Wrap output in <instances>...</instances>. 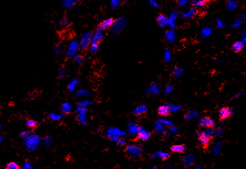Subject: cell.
Returning <instances> with one entry per match:
<instances>
[{
	"label": "cell",
	"mask_w": 246,
	"mask_h": 169,
	"mask_svg": "<svg viewBox=\"0 0 246 169\" xmlns=\"http://www.w3.org/2000/svg\"><path fill=\"white\" fill-rule=\"evenodd\" d=\"M212 135H213V130H211V128L206 129L204 131H199L196 136L199 139L200 145L204 148L208 146L212 139Z\"/></svg>",
	"instance_id": "obj_1"
},
{
	"label": "cell",
	"mask_w": 246,
	"mask_h": 169,
	"mask_svg": "<svg viewBox=\"0 0 246 169\" xmlns=\"http://www.w3.org/2000/svg\"><path fill=\"white\" fill-rule=\"evenodd\" d=\"M25 139V145L29 151H35L40 144V137L36 134H30Z\"/></svg>",
	"instance_id": "obj_2"
},
{
	"label": "cell",
	"mask_w": 246,
	"mask_h": 169,
	"mask_svg": "<svg viewBox=\"0 0 246 169\" xmlns=\"http://www.w3.org/2000/svg\"><path fill=\"white\" fill-rule=\"evenodd\" d=\"M127 154L132 158H139L141 155L142 149L139 145H129L126 148Z\"/></svg>",
	"instance_id": "obj_3"
},
{
	"label": "cell",
	"mask_w": 246,
	"mask_h": 169,
	"mask_svg": "<svg viewBox=\"0 0 246 169\" xmlns=\"http://www.w3.org/2000/svg\"><path fill=\"white\" fill-rule=\"evenodd\" d=\"M92 34L90 31L85 32V33L82 35L81 39H80V47L82 50L86 49L89 46L91 45V42H92Z\"/></svg>",
	"instance_id": "obj_4"
},
{
	"label": "cell",
	"mask_w": 246,
	"mask_h": 169,
	"mask_svg": "<svg viewBox=\"0 0 246 169\" xmlns=\"http://www.w3.org/2000/svg\"><path fill=\"white\" fill-rule=\"evenodd\" d=\"M125 24H126V18L125 17H122V18H118L113 23V25L112 27V31L115 34H119L122 29L124 28Z\"/></svg>",
	"instance_id": "obj_5"
},
{
	"label": "cell",
	"mask_w": 246,
	"mask_h": 169,
	"mask_svg": "<svg viewBox=\"0 0 246 169\" xmlns=\"http://www.w3.org/2000/svg\"><path fill=\"white\" fill-rule=\"evenodd\" d=\"M125 133L118 128H110L107 132V137L112 140L116 141L120 138V136L124 135Z\"/></svg>",
	"instance_id": "obj_6"
},
{
	"label": "cell",
	"mask_w": 246,
	"mask_h": 169,
	"mask_svg": "<svg viewBox=\"0 0 246 169\" xmlns=\"http://www.w3.org/2000/svg\"><path fill=\"white\" fill-rule=\"evenodd\" d=\"M80 43L77 41H73L70 43L68 49H67V56L68 57H74L76 56L77 50L79 49Z\"/></svg>",
	"instance_id": "obj_7"
},
{
	"label": "cell",
	"mask_w": 246,
	"mask_h": 169,
	"mask_svg": "<svg viewBox=\"0 0 246 169\" xmlns=\"http://www.w3.org/2000/svg\"><path fill=\"white\" fill-rule=\"evenodd\" d=\"M103 37H104V35H103V30L98 28V29L96 30L95 33L93 34V37H92L91 44H99V43L103 39Z\"/></svg>",
	"instance_id": "obj_8"
},
{
	"label": "cell",
	"mask_w": 246,
	"mask_h": 169,
	"mask_svg": "<svg viewBox=\"0 0 246 169\" xmlns=\"http://www.w3.org/2000/svg\"><path fill=\"white\" fill-rule=\"evenodd\" d=\"M214 121L213 120L208 117H203L199 122V125L201 127H207V128H212L214 126Z\"/></svg>",
	"instance_id": "obj_9"
},
{
	"label": "cell",
	"mask_w": 246,
	"mask_h": 169,
	"mask_svg": "<svg viewBox=\"0 0 246 169\" xmlns=\"http://www.w3.org/2000/svg\"><path fill=\"white\" fill-rule=\"evenodd\" d=\"M233 114L232 109L229 107H223L219 111V118L221 120H225L231 117Z\"/></svg>",
	"instance_id": "obj_10"
},
{
	"label": "cell",
	"mask_w": 246,
	"mask_h": 169,
	"mask_svg": "<svg viewBox=\"0 0 246 169\" xmlns=\"http://www.w3.org/2000/svg\"><path fill=\"white\" fill-rule=\"evenodd\" d=\"M77 111L78 112L77 115V120H79L83 124H87L86 121V113L87 110L86 109H77Z\"/></svg>",
	"instance_id": "obj_11"
},
{
	"label": "cell",
	"mask_w": 246,
	"mask_h": 169,
	"mask_svg": "<svg viewBox=\"0 0 246 169\" xmlns=\"http://www.w3.org/2000/svg\"><path fill=\"white\" fill-rule=\"evenodd\" d=\"M138 136H139V138L140 139H141V140H147V139L150 138L151 133L148 130H147L146 129L141 127L139 133H138Z\"/></svg>",
	"instance_id": "obj_12"
},
{
	"label": "cell",
	"mask_w": 246,
	"mask_h": 169,
	"mask_svg": "<svg viewBox=\"0 0 246 169\" xmlns=\"http://www.w3.org/2000/svg\"><path fill=\"white\" fill-rule=\"evenodd\" d=\"M140 129H141V126H139V125H137L135 123H130L129 124V127H128L129 133L131 135H138Z\"/></svg>",
	"instance_id": "obj_13"
},
{
	"label": "cell",
	"mask_w": 246,
	"mask_h": 169,
	"mask_svg": "<svg viewBox=\"0 0 246 169\" xmlns=\"http://www.w3.org/2000/svg\"><path fill=\"white\" fill-rule=\"evenodd\" d=\"M113 23H114V20L112 18H109V19H106L105 21H103L102 23L99 25V28L102 29V30H106V29L109 28H112V25H113Z\"/></svg>",
	"instance_id": "obj_14"
},
{
	"label": "cell",
	"mask_w": 246,
	"mask_h": 169,
	"mask_svg": "<svg viewBox=\"0 0 246 169\" xmlns=\"http://www.w3.org/2000/svg\"><path fill=\"white\" fill-rule=\"evenodd\" d=\"M165 38L167 39V41L169 43H173L175 41L176 38V33L173 30H169V31H166L165 33Z\"/></svg>",
	"instance_id": "obj_15"
},
{
	"label": "cell",
	"mask_w": 246,
	"mask_h": 169,
	"mask_svg": "<svg viewBox=\"0 0 246 169\" xmlns=\"http://www.w3.org/2000/svg\"><path fill=\"white\" fill-rule=\"evenodd\" d=\"M167 20H168V18H166V16L164 15V14H159L158 18H157V22H158V24H159L160 27H162V28H164V27L167 25Z\"/></svg>",
	"instance_id": "obj_16"
},
{
	"label": "cell",
	"mask_w": 246,
	"mask_h": 169,
	"mask_svg": "<svg viewBox=\"0 0 246 169\" xmlns=\"http://www.w3.org/2000/svg\"><path fill=\"white\" fill-rule=\"evenodd\" d=\"M158 113H159V114L161 115V116H167V115H169L170 111L169 108H168V107H167V105H161V106L158 107Z\"/></svg>",
	"instance_id": "obj_17"
},
{
	"label": "cell",
	"mask_w": 246,
	"mask_h": 169,
	"mask_svg": "<svg viewBox=\"0 0 246 169\" xmlns=\"http://www.w3.org/2000/svg\"><path fill=\"white\" fill-rule=\"evenodd\" d=\"M78 84H79V81H78L77 79H72L71 81H70V82L68 84L67 89H68V91H69L70 92H73V91L76 89V88H77V86Z\"/></svg>",
	"instance_id": "obj_18"
},
{
	"label": "cell",
	"mask_w": 246,
	"mask_h": 169,
	"mask_svg": "<svg viewBox=\"0 0 246 169\" xmlns=\"http://www.w3.org/2000/svg\"><path fill=\"white\" fill-rule=\"evenodd\" d=\"M148 110V107L145 105H140L134 110V114L136 115H141L145 114Z\"/></svg>",
	"instance_id": "obj_19"
},
{
	"label": "cell",
	"mask_w": 246,
	"mask_h": 169,
	"mask_svg": "<svg viewBox=\"0 0 246 169\" xmlns=\"http://www.w3.org/2000/svg\"><path fill=\"white\" fill-rule=\"evenodd\" d=\"M170 150L173 153H184L185 150V146L184 145H173L172 147L170 148Z\"/></svg>",
	"instance_id": "obj_20"
},
{
	"label": "cell",
	"mask_w": 246,
	"mask_h": 169,
	"mask_svg": "<svg viewBox=\"0 0 246 169\" xmlns=\"http://www.w3.org/2000/svg\"><path fill=\"white\" fill-rule=\"evenodd\" d=\"M160 91V88H158V86L157 84L153 83L149 88L147 89V92L148 94H158Z\"/></svg>",
	"instance_id": "obj_21"
},
{
	"label": "cell",
	"mask_w": 246,
	"mask_h": 169,
	"mask_svg": "<svg viewBox=\"0 0 246 169\" xmlns=\"http://www.w3.org/2000/svg\"><path fill=\"white\" fill-rule=\"evenodd\" d=\"M91 105V101L89 100H82L80 101L77 105V109H86V107H88Z\"/></svg>",
	"instance_id": "obj_22"
},
{
	"label": "cell",
	"mask_w": 246,
	"mask_h": 169,
	"mask_svg": "<svg viewBox=\"0 0 246 169\" xmlns=\"http://www.w3.org/2000/svg\"><path fill=\"white\" fill-rule=\"evenodd\" d=\"M244 48V43L241 41H238L232 45V50L235 53H239Z\"/></svg>",
	"instance_id": "obj_23"
},
{
	"label": "cell",
	"mask_w": 246,
	"mask_h": 169,
	"mask_svg": "<svg viewBox=\"0 0 246 169\" xmlns=\"http://www.w3.org/2000/svg\"><path fill=\"white\" fill-rule=\"evenodd\" d=\"M77 3V1L75 0H64L62 2V5L64 8H72Z\"/></svg>",
	"instance_id": "obj_24"
},
{
	"label": "cell",
	"mask_w": 246,
	"mask_h": 169,
	"mask_svg": "<svg viewBox=\"0 0 246 169\" xmlns=\"http://www.w3.org/2000/svg\"><path fill=\"white\" fill-rule=\"evenodd\" d=\"M206 3H207V1H205V0H194V1L191 2V5L194 7L201 8L204 6Z\"/></svg>",
	"instance_id": "obj_25"
},
{
	"label": "cell",
	"mask_w": 246,
	"mask_h": 169,
	"mask_svg": "<svg viewBox=\"0 0 246 169\" xmlns=\"http://www.w3.org/2000/svg\"><path fill=\"white\" fill-rule=\"evenodd\" d=\"M194 158L192 155H188L184 158V164L186 166H190L194 164Z\"/></svg>",
	"instance_id": "obj_26"
},
{
	"label": "cell",
	"mask_w": 246,
	"mask_h": 169,
	"mask_svg": "<svg viewBox=\"0 0 246 169\" xmlns=\"http://www.w3.org/2000/svg\"><path fill=\"white\" fill-rule=\"evenodd\" d=\"M72 107L71 105H70L68 102H65L62 105H61V110H62L64 114H68L71 111Z\"/></svg>",
	"instance_id": "obj_27"
},
{
	"label": "cell",
	"mask_w": 246,
	"mask_h": 169,
	"mask_svg": "<svg viewBox=\"0 0 246 169\" xmlns=\"http://www.w3.org/2000/svg\"><path fill=\"white\" fill-rule=\"evenodd\" d=\"M90 95V92L88 90H86V89H81V90H79L76 92V96L77 97H80V96L89 97Z\"/></svg>",
	"instance_id": "obj_28"
},
{
	"label": "cell",
	"mask_w": 246,
	"mask_h": 169,
	"mask_svg": "<svg viewBox=\"0 0 246 169\" xmlns=\"http://www.w3.org/2000/svg\"><path fill=\"white\" fill-rule=\"evenodd\" d=\"M156 155H157L158 158H160V159H162V160L167 159V158L170 157L169 153H163V152H160V151H159V152H158V153H156Z\"/></svg>",
	"instance_id": "obj_29"
},
{
	"label": "cell",
	"mask_w": 246,
	"mask_h": 169,
	"mask_svg": "<svg viewBox=\"0 0 246 169\" xmlns=\"http://www.w3.org/2000/svg\"><path fill=\"white\" fill-rule=\"evenodd\" d=\"M196 11L194 9H190L187 12H186V13H184V14H183V16L184 17V18H192V17H194L195 14H196Z\"/></svg>",
	"instance_id": "obj_30"
},
{
	"label": "cell",
	"mask_w": 246,
	"mask_h": 169,
	"mask_svg": "<svg viewBox=\"0 0 246 169\" xmlns=\"http://www.w3.org/2000/svg\"><path fill=\"white\" fill-rule=\"evenodd\" d=\"M5 169H20V167L16 162H12L7 164V165L5 166Z\"/></svg>",
	"instance_id": "obj_31"
},
{
	"label": "cell",
	"mask_w": 246,
	"mask_h": 169,
	"mask_svg": "<svg viewBox=\"0 0 246 169\" xmlns=\"http://www.w3.org/2000/svg\"><path fill=\"white\" fill-rule=\"evenodd\" d=\"M154 128H155V130L158 132H162L164 130V125L160 123V120H158L154 124Z\"/></svg>",
	"instance_id": "obj_32"
},
{
	"label": "cell",
	"mask_w": 246,
	"mask_h": 169,
	"mask_svg": "<svg viewBox=\"0 0 246 169\" xmlns=\"http://www.w3.org/2000/svg\"><path fill=\"white\" fill-rule=\"evenodd\" d=\"M48 117L50 118L52 120H59L62 118V115L58 114H54V113H50Z\"/></svg>",
	"instance_id": "obj_33"
},
{
	"label": "cell",
	"mask_w": 246,
	"mask_h": 169,
	"mask_svg": "<svg viewBox=\"0 0 246 169\" xmlns=\"http://www.w3.org/2000/svg\"><path fill=\"white\" fill-rule=\"evenodd\" d=\"M37 122L35 121V120H28L26 122V125L27 126L29 127V128H35L36 126H37Z\"/></svg>",
	"instance_id": "obj_34"
},
{
	"label": "cell",
	"mask_w": 246,
	"mask_h": 169,
	"mask_svg": "<svg viewBox=\"0 0 246 169\" xmlns=\"http://www.w3.org/2000/svg\"><path fill=\"white\" fill-rule=\"evenodd\" d=\"M184 72V70L180 67H176L174 70V76L175 77H180Z\"/></svg>",
	"instance_id": "obj_35"
},
{
	"label": "cell",
	"mask_w": 246,
	"mask_h": 169,
	"mask_svg": "<svg viewBox=\"0 0 246 169\" xmlns=\"http://www.w3.org/2000/svg\"><path fill=\"white\" fill-rule=\"evenodd\" d=\"M212 32V29L210 28H204L201 31V34L203 37H206V36H209Z\"/></svg>",
	"instance_id": "obj_36"
},
{
	"label": "cell",
	"mask_w": 246,
	"mask_h": 169,
	"mask_svg": "<svg viewBox=\"0 0 246 169\" xmlns=\"http://www.w3.org/2000/svg\"><path fill=\"white\" fill-rule=\"evenodd\" d=\"M164 58V60L167 62H169L170 61V59H171V55H170V51L168 50H165Z\"/></svg>",
	"instance_id": "obj_37"
},
{
	"label": "cell",
	"mask_w": 246,
	"mask_h": 169,
	"mask_svg": "<svg viewBox=\"0 0 246 169\" xmlns=\"http://www.w3.org/2000/svg\"><path fill=\"white\" fill-rule=\"evenodd\" d=\"M197 116H198V112L192 111L190 112V113H188V114H186V119H192V118H194V117H197Z\"/></svg>",
	"instance_id": "obj_38"
},
{
	"label": "cell",
	"mask_w": 246,
	"mask_h": 169,
	"mask_svg": "<svg viewBox=\"0 0 246 169\" xmlns=\"http://www.w3.org/2000/svg\"><path fill=\"white\" fill-rule=\"evenodd\" d=\"M167 106L168 107V108H169L170 111V112H175L177 111V110L180 109V106H175V105H170V104H167Z\"/></svg>",
	"instance_id": "obj_39"
},
{
	"label": "cell",
	"mask_w": 246,
	"mask_h": 169,
	"mask_svg": "<svg viewBox=\"0 0 246 169\" xmlns=\"http://www.w3.org/2000/svg\"><path fill=\"white\" fill-rule=\"evenodd\" d=\"M84 61V57H82L81 55L77 54L74 57V62L76 63H81Z\"/></svg>",
	"instance_id": "obj_40"
},
{
	"label": "cell",
	"mask_w": 246,
	"mask_h": 169,
	"mask_svg": "<svg viewBox=\"0 0 246 169\" xmlns=\"http://www.w3.org/2000/svg\"><path fill=\"white\" fill-rule=\"evenodd\" d=\"M66 74V69L64 66H61L59 69V72H58V75H59V77L60 78H64Z\"/></svg>",
	"instance_id": "obj_41"
},
{
	"label": "cell",
	"mask_w": 246,
	"mask_h": 169,
	"mask_svg": "<svg viewBox=\"0 0 246 169\" xmlns=\"http://www.w3.org/2000/svg\"><path fill=\"white\" fill-rule=\"evenodd\" d=\"M236 6L237 2H233V1H232V2H229V3H228V9L229 10L235 9L236 8Z\"/></svg>",
	"instance_id": "obj_42"
},
{
	"label": "cell",
	"mask_w": 246,
	"mask_h": 169,
	"mask_svg": "<svg viewBox=\"0 0 246 169\" xmlns=\"http://www.w3.org/2000/svg\"><path fill=\"white\" fill-rule=\"evenodd\" d=\"M99 48V44H91L90 45V50L92 53H96L98 51Z\"/></svg>",
	"instance_id": "obj_43"
},
{
	"label": "cell",
	"mask_w": 246,
	"mask_h": 169,
	"mask_svg": "<svg viewBox=\"0 0 246 169\" xmlns=\"http://www.w3.org/2000/svg\"><path fill=\"white\" fill-rule=\"evenodd\" d=\"M160 121V123L163 124V125H166L167 126H172V123L170 121H169V120H165V119H160L159 120Z\"/></svg>",
	"instance_id": "obj_44"
},
{
	"label": "cell",
	"mask_w": 246,
	"mask_h": 169,
	"mask_svg": "<svg viewBox=\"0 0 246 169\" xmlns=\"http://www.w3.org/2000/svg\"><path fill=\"white\" fill-rule=\"evenodd\" d=\"M188 3L189 2L187 0H179V1H177V5L180 7H184V6H186Z\"/></svg>",
	"instance_id": "obj_45"
},
{
	"label": "cell",
	"mask_w": 246,
	"mask_h": 169,
	"mask_svg": "<svg viewBox=\"0 0 246 169\" xmlns=\"http://www.w3.org/2000/svg\"><path fill=\"white\" fill-rule=\"evenodd\" d=\"M177 16H178V12H172L171 13H170V14L169 19L172 20V21H174V20L177 18Z\"/></svg>",
	"instance_id": "obj_46"
},
{
	"label": "cell",
	"mask_w": 246,
	"mask_h": 169,
	"mask_svg": "<svg viewBox=\"0 0 246 169\" xmlns=\"http://www.w3.org/2000/svg\"><path fill=\"white\" fill-rule=\"evenodd\" d=\"M110 4H111V6H112V8H117L118 6L119 5L120 2L119 1H117V0H112V1H111Z\"/></svg>",
	"instance_id": "obj_47"
},
{
	"label": "cell",
	"mask_w": 246,
	"mask_h": 169,
	"mask_svg": "<svg viewBox=\"0 0 246 169\" xmlns=\"http://www.w3.org/2000/svg\"><path fill=\"white\" fill-rule=\"evenodd\" d=\"M148 4H149V5H150V6H151V7L157 8V7H158V6H159L158 3H157V2H155V1H153V0H150V1H148Z\"/></svg>",
	"instance_id": "obj_48"
},
{
	"label": "cell",
	"mask_w": 246,
	"mask_h": 169,
	"mask_svg": "<svg viewBox=\"0 0 246 169\" xmlns=\"http://www.w3.org/2000/svg\"><path fill=\"white\" fill-rule=\"evenodd\" d=\"M117 143H118V145H125V143H126V140H125V138L120 137V138L117 140Z\"/></svg>",
	"instance_id": "obj_49"
},
{
	"label": "cell",
	"mask_w": 246,
	"mask_h": 169,
	"mask_svg": "<svg viewBox=\"0 0 246 169\" xmlns=\"http://www.w3.org/2000/svg\"><path fill=\"white\" fill-rule=\"evenodd\" d=\"M167 26H169L170 28H175V23H174V21H172V20H170L168 18V20H167Z\"/></svg>",
	"instance_id": "obj_50"
},
{
	"label": "cell",
	"mask_w": 246,
	"mask_h": 169,
	"mask_svg": "<svg viewBox=\"0 0 246 169\" xmlns=\"http://www.w3.org/2000/svg\"><path fill=\"white\" fill-rule=\"evenodd\" d=\"M172 91H173V87L171 85H168L165 88L164 92L166 93V94H170V93L172 92Z\"/></svg>",
	"instance_id": "obj_51"
},
{
	"label": "cell",
	"mask_w": 246,
	"mask_h": 169,
	"mask_svg": "<svg viewBox=\"0 0 246 169\" xmlns=\"http://www.w3.org/2000/svg\"><path fill=\"white\" fill-rule=\"evenodd\" d=\"M54 50H55V53H57L58 55H59L60 53H61L62 48H61V47H60V45H56L55 46Z\"/></svg>",
	"instance_id": "obj_52"
},
{
	"label": "cell",
	"mask_w": 246,
	"mask_h": 169,
	"mask_svg": "<svg viewBox=\"0 0 246 169\" xmlns=\"http://www.w3.org/2000/svg\"><path fill=\"white\" fill-rule=\"evenodd\" d=\"M23 169H31V164L29 162H26L22 166Z\"/></svg>",
	"instance_id": "obj_53"
},
{
	"label": "cell",
	"mask_w": 246,
	"mask_h": 169,
	"mask_svg": "<svg viewBox=\"0 0 246 169\" xmlns=\"http://www.w3.org/2000/svg\"><path fill=\"white\" fill-rule=\"evenodd\" d=\"M44 144H45L47 146H49L50 144V142H51V138L50 137H49V136H48V137H46L45 139H44Z\"/></svg>",
	"instance_id": "obj_54"
},
{
	"label": "cell",
	"mask_w": 246,
	"mask_h": 169,
	"mask_svg": "<svg viewBox=\"0 0 246 169\" xmlns=\"http://www.w3.org/2000/svg\"><path fill=\"white\" fill-rule=\"evenodd\" d=\"M29 135H30V133H29V131H23L22 133H21V136H22V138H24V139H26L27 137L29 136Z\"/></svg>",
	"instance_id": "obj_55"
},
{
	"label": "cell",
	"mask_w": 246,
	"mask_h": 169,
	"mask_svg": "<svg viewBox=\"0 0 246 169\" xmlns=\"http://www.w3.org/2000/svg\"><path fill=\"white\" fill-rule=\"evenodd\" d=\"M60 23L61 25H66L67 24V18H62L60 21Z\"/></svg>",
	"instance_id": "obj_56"
},
{
	"label": "cell",
	"mask_w": 246,
	"mask_h": 169,
	"mask_svg": "<svg viewBox=\"0 0 246 169\" xmlns=\"http://www.w3.org/2000/svg\"><path fill=\"white\" fill-rule=\"evenodd\" d=\"M177 131H178V130H177V128H175V127H174V126H172L171 128L170 129V133H177Z\"/></svg>",
	"instance_id": "obj_57"
},
{
	"label": "cell",
	"mask_w": 246,
	"mask_h": 169,
	"mask_svg": "<svg viewBox=\"0 0 246 169\" xmlns=\"http://www.w3.org/2000/svg\"><path fill=\"white\" fill-rule=\"evenodd\" d=\"M222 22H220V21H218V24H217L218 26H219V27H221V26L223 27V26H224V25H223V24H222Z\"/></svg>",
	"instance_id": "obj_58"
},
{
	"label": "cell",
	"mask_w": 246,
	"mask_h": 169,
	"mask_svg": "<svg viewBox=\"0 0 246 169\" xmlns=\"http://www.w3.org/2000/svg\"><path fill=\"white\" fill-rule=\"evenodd\" d=\"M2 141H3V138H2V137L0 136V143H2Z\"/></svg>",
	"instance_id": "obj_59"
},
{
	"label": "cell",
	"mask_w": 246,
	"mask_h": 169,
	"mask_svg": "<svg viewBox=\"0 0 246 169\" xmlns=\"http://www.w3.org/2000/svg\"><path fill=\"white\" fill-rule=\"evenodd\" d=\"M196 169H201L200 168H196Z\"/></svg>",
	"instance_id": "obj_60"
},
{
	"label": "cell",
	"mask_w": 246,
	"mask_h": 169,
	"mask_svg": "<svg viewBox=\"0 0 246 169\" xmlns=\"http://www.w3.org/2000/svg\"><path fill=\"white\" fill-rule=\"evenodd\" d=\"M151 169H157V168H151Z\"/></svg>",
	"instance_id": "obj_61"
}]
</instances>
